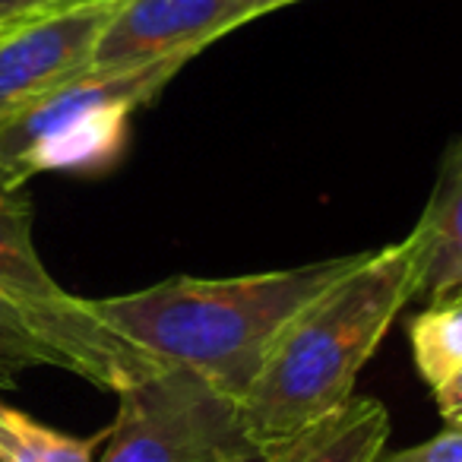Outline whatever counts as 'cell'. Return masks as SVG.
Instances as JSON below:
<instances>
[{
    "mask_svg": "<svg viewBox=\"0 0 462 462\" xmlns=\"http://www.w3.org/2000/svg\"><path fill=\"white\" fill-rule=\"evenodd\" d=\"M197 54L127 70H83L0 127V174L26 187L42 171H96L121 155L127 121Z\"/></svg>",
    "mask_w": 462,
    "mask_h": 462,
    "instance_id": "3",
    "label": "cell"
},
{
    "mask_svg": "<svg viewBox=\"0 0 462 462\" xmlns=\"http://www.w3.org/2000/svg\"><path fill=\"white\" fill-rule=\"evenodd\" d=\"M86 4H96V0H0V26H20V23L64 14Z\"/></svg>",
    "mask_w": 462,
    "mask_h": 462,
    "instance_id": "14",
    "label": "cell"
},
{
    "mask_svg": "<svg viewBox=\"0 0 462 462\" xmlns=\"http://www.w3.org/2000/svg\"><path fill=\"white\" fill-rule=\"evenodd\" d=\"M121 0L29 20L0 35V127L32 102L89 70L96 45Z\"/></svg>",
    "mask_w": 462,
    "mask_h": 462,
    "instance_id": "6",
    "label": "cell"
},
{
    "mask_svg": "<svg viewBox=\"0 0 462 462\" xmlns=\"http://www.w3.org/2000/svg\"><path fill=\"white\" fill-rule=\"evenodd\" d=\"M35 367H60L73 374L64 348L32 317L0 301V390H10L20 374Z\"/></svg>",
    "mask_w": 462,
    "mask_h": 462,
    "instance_id": "12",
    "label": "cell"
},
{
    "mask_svg": "<svg viewBox=\"0 0 462 462\" xmlns=\"http://www.w3.org/2000/svg\"><path fill=\"white\" fill-rule=\"evenodd\" d=\"M418 295V238L371 251L291 317L238 399V421L263 453L355 396L361 367Z\"/></svg>",
    "mask_w": 462,
    "mask_h": 462,
    "instance_id": "2",
    "label": "cell"
},
{
    "mask_svg": "<svg viewBox=\"0 0 462 462\" xmlns=\"http://www.w3.org/2000/svg\"><path fill=\"white\" fill-rule=\"evenodd\" d=\"M7 29H10V26H0V35H4V32H7Z\"/></svg>",
    "mask_w": 462,
    "mask_h": 462,
    "instance_id": "17",
    "label": "cell"
},
{
    "mask_svg": "<svg viewBox=\"0 0 462 462\" xmlns=\"http://www.w3.org/2000/svg\"><path fill=\"white\" fill-rule=\"evenodd\" d=\"M390 437V411L371 396H352L289 440L266 447L260 462H377Z\"/></svg>",
    "mask_w": 462,
    "mask_h": 462,
    "instance_id": "9",
    "label": "cell"
},
{
    "mask_svg": "<svg viewBox=\"0 0 462 462\" xmlns=\"http://www.w3.org/2000/svg\"><path fill=\"white\" fill-rule=\"evenodd\" d=\"M245 14H251L254 20L263 14H270V10H279V7H289V4H301V0H235Z\"/></svg>",
    "mask_w": 462,
    "mask_h": 462,
    "instance_id": "16",
    "label": "cell"
},
{
    "mask_svg": "<svg viewBox=\"0 0 462 462\" xmlns=\"http://www.w3.org/2000/svg\"><path fill=\"white\" fill-rule=\"evenodd\" d=\"M0 301L32 317L70 358L73 374L102 390L124 386L162 371L152 358L136 352L89 308V298L64 291L45 270L32 238V203L26 187L0 174Z\"/></svg>",
    "mask_w": 462,
    "mask_h": 462,
    "instance_id": "4",
    "label": "cell"
},
{
    "mask_svg": "<svg viewBox=\"0 0 462 462\" xmlns=\"http://www.w3.org/2000/svg\"><path fill=\"white\" fill-rule=\"evenodd\" d=\"M409 346L421 380L437 390L462 367V298L428 304L409 320Z\"/></svg>",
    "mask_w": 462,
    "mask_h": 462,
    "instance_id": "11",
    "label": "cell"
},
{
    "mask_svg": "<svg viewBox=\"0 0 462 462\" xmlns=\"http://www.w3.org/2000/svg\"><path fill=\"white\" fill-rule=\"evenodd\" d=\"M117 396L96 462H260L238 405L197 374L162 367Z\"/></svg>",
    "mask_w": 462,
    "mask_h": 462,
    "instance_id": "5",
    "label": "cell"
},
{
    "mask_svg": "<svg viewBox=\"0 0 462 462\" xmlns=\"http://www.w3.org/2000/svg\"><path fill=\"white\" fill-rule=\"evenodd\" d=\"M411 235L418 238V295L428 304L462 295V136L443 155L434 193Z\"/></svg>",
    "mask_w": 462,
    "mask_h": 462,
    "instance_id": "8",
    "label": "cell"
},
{
    "mask_svg": "<svg viewBox=\"0 0 462 462\" xmlns=\"http://www.w3.org/2000/svg\"><path fill=\"white\" fill-rule=\"evenodd\" d=\"M377 462H462V424H447L430 440L380 456Z\"/></svg>",
    "mask_w": 462,
    "mask_h": 462,
    "instance_id": "13",
    "label": "cell"
},
{
    "mask_svg": "<svg viewBox=\"0 0 462 462\" xmlns=\"http://www.w3.org/2000/svg\"><path fill=\"white\" fill-rule=\"evenodd\" d=\"M105 430L96 437H73L42 424L0 399V462H96Z\"/></svg>",
    "mask_w": 462,
    "mask_h": 462,
    "instance_id": "10",
    "label": "cell"
},
{
    "mask_svg": "<svg viewBox=\"0 0 462 462\" xmlns=\"http://www.w3.org/2000/svg\"><path fill=\"white\" fill-rule=\"evenodd\" d=\"M365 254L231 279L171 276L130 295L96 298L92 314L159 367H180L238 405L270 348L320 291Z\"/></svg>",
    "mask_w": 462,
    "mask_h": 462,
    "instance_id": "1",
    "label": "cell"
},
{
    "mask_svg": "<svg viewBox=\"0 0 462 462\" xmlns=\"http://www.w3.org/2000/svg\"><path fill=\"white\" fill-rule=\"evenodd\" d=\"M251 20L235 0H121L89 67L127 70L171 54H199Z\"/></svg>",
    "mask_w": 462,
    "mask_h": 462,
    "instance_id": "7",
    "label": "cell"
},
{
    "mask_svg": "<svg viewBox=\"0 0 462 462\" xmlns=\"http://www.w3.org/2000/svg\"><path fill=\"white\" fill-rule=\"evenodd\" d=\"M437 409L447 418V424H462V367L434 390Z\"/></svg>",
    "mask_w": 462,
    "mask_h": 462,
    "instance_id": "15",
    "label": "cell"
}]
</instances>
